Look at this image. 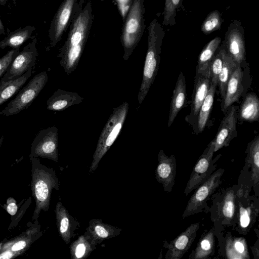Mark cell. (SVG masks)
<instances>
[{"label": "cell", "instance_id": "cell-11", "mask_svg": "<svg viewBox=\"0 0 259 259\" xmlns=\"http://www.w3.org/2000/svg\"><path fill=\"white\" fill-rule=\"evenodd\" d=\"M239 65L232 74L227 85L225 98L221 104V109L225 112L227 109L245 95L250 84L251 78L249 68L243 69Z\"/></svg>", "mask_w": 259, "mask_h": 259}, {"label": "cell", "instance_id": "cell-3", "mask_svg": "<svg viewBox=\"0 0 259 259\" xmlns=\"http://www.w3.org/2000/svg\"><path fill=\"white\" fill-rule=\"evenodd\" d=\"M144 0H132V4L123 21L120 42L123 49V59L127 61L143 35L145 24Z\"/></svg>", "mask_w": 259, "mask_h": 259}, {"label": "cell", "instance_id": "cell-10", "mask_svg": "<svg viewBox=\"0 0 259 259\" xmlns=\"http://www.w3.org/2000/svg\"><path fill=\"white\" fill-rule=\"evenodd\" d=\"M36 42L37 38L35 35L32 41L16 55L1 80L7 81L17 79L33 68L38 56Z\"/></svg>", "mask_w": 259, "mask_h": 259}, {"label": "cell", "instance_id": "cell-6", "mask_svg": "<svg viewBox=\"0 0 259 259\" xmlns=\"http://www.w3.org/2000/svg\"><path fill=\"white\" fill-rule=\"evenodd\" d=\"M258 212V197L244 193L238 185L235 219L237 232L241 234H246L255 224Z\"/></svg>", "mask_w": 259, "mask_h": 259}, {"label": "cell", "instance_id": "cell-16", "mask_svg": "<svg viewBox=\"0 0 259 259\" xmlns=\"http://www.w3.org/2000/svg\"><path fill=\"white\" fill-rule=\"evenodd\" d=\"M200 227V223L191 224L187 228L169 243L166 242L165 247L167 249L165 258L166 259H180L188 251L197 236Z\"/></svg>", "mask_w": 259, "mask_h": 259}, {"label": "cell", "instance_id": "cell-28", "mask_svg": "<svg viewBox=\"0 0 259 259\" xmlns=\"http://www.w3.org/2000/svg\"><path fill=\"white\" fill-rule=\"evenodd\" d=\"M238 117L243 121L249 122L257 121L259 118V99L254 93L244 96Z\"/></svg>", "mask_w": 259, "mask_h": 259}, {"label": "cell", "instance_id": "cell-40", "mask_svg": "<svg viewBox=\"0 0 259 259\" xmlns=\"http://www.w3.org/2000/svg\"><path fill=\"white\" fill-rule=\"evenodd\" d=\"M7 210L11 215H14L17 212V206L15 202H11L8 205Z\"/></svg>", "mask_w": 259, "mask_h": 259}, {"label": "cell", "instance_id": "cell-34", "mask_svg": "<svg viewBox=\"0 0 259 259\" xmlns=\"http://www.w3.org/2000/svg\"><path fill=\"white\" fill-rule=\"evenodd\" d=\"M224 49L221 45L213 59L209 68L208 77L210 83L218 87V76L223 65Z\"/></svg>", "mask_w": 259, "mask_h": 259}, {"label": "cell", "instance_id": "cell-26", "mask_svg": "<svg viewBox=\"0 0 259 259\" xmlns=\"http://www.w3.org/2000/svg\"><path fill=\"white\" fill-rule=\"evenodd\" d=\"M215 235L213 228L208 231H204L189 258L204 259L213 255L214 253Z\"/></svg>", "mask_w": 259, "mask_h": 259}, {"label": "cell", "instance_id": "cell-43", "mask_svg": "<svg viewBox=\"0 0 259 259\" xmlns=\"http://www.w3.org/2000/svg\"><path fill=\"white\" fill-rule=\"evenodd\" d=\"M5 33V27L2 21L0 16V34H3Z\"/></svg>", "mask_w": 259, "mask_h": 259}, {"label": "cell", "instance_id": "cell-42", "mask_svg": "<svg viewBox=\"0 0 259 259\" xmlns=\"http://www.w3.org/2000/svg\"><path fill=\"white\" fill-rule=\"evenodd\" d=\"M12 253L10 251L3 252L0 255V258H10L12 257Z\"/></svg>", "mask_w": 259, "mask_h": 259}, {"label": "cell", "instance_id": "cell-18", "mask_svg": "<svg viewBox=\"0 0 259 259\" xmlns=\"http://www.w3.org/2000/svg\"><path fill=\"white\" fill-rule=\"evenodd\" d=\"M56 223L59 235L66 244L71 242L79 228V223L70 214L60 201L56 204L55 210Z\"/></svg>", "mask_w": 259, "mask_h": 259}, {"label": "cell", "instance_id": "cell-14", "mask_svg": "<svg viewBox=\"0 0 259 259\" xmlns=\"http://www.w3.org/2000/svg\"><path fill=\"white\" fill-rule=\"evenodd\" d=\"M34 184V193L38 207L45 211L49 207L53 189L58 190L60 183L53 169L42 167L37 173Z\"/></svg>", "mask_w": 259, "mask_h": 259}, {"label": "cell", "instance_id": "cell-31", "mask_svg": "<svg viewBox=\"0 0 259 259\" xmlns=\"http://www.w3.org/2000/svg\"><path fill=\"white\" fill-rule=\"evenodd\" d=\"M223 49V65L218 76V86L222 98L221 104L223 103L225 98L228 82L234 71L239 66L233 58L227 53L224 48Z\"/></svg>", "mask_w": 259, "mask_h": 259}, {"label": "cell", "instance_id": "cell-22", "mask_svg": "<svg viewBox=\"0 0 259 259\" xmlns=\"http://www.w3.org/2000/svg\"><path fill=\"white\" fill-rule=\"evenodd\" d=\"M83 100L78 94L58 89L47 101V109L53 111H61L70 106L81 103Z\"/></svg>", "mask_w": 259, "mask_h": 259}, {"label": "cell", "instance_id": "cell-13", "mask_svg": "<svg viewBox=\"0 0 259 259\" xmlns=\"http://www.w3.org/2000/svg\"><path fill=\"white\" fill-rule=\"evenodd\" d=\"M58 130L55 126L39 131L31 144V155L56 162L58 159Z\"/></svg>", "mask_w": 259, "mask_h": 259}, {"label": "cell", "instance_id": "cell-37", "mask_svg": "<svg viewBox=\"0 0 259 259\" xmlns=\"http://www.w3.org/2000/svg\"><path fill=\"white\" fill-rule=\"evenodd\" d=\"M19 49H12L2 58H0V78L6 72L9 65L16 55L19 53Z\"/></svg>", "mask_w": 259, "mask_h": 259}, {"label": "cell", "instance_id": "cell-12", "mask_svg": "<svg viewBox=\"0 0 259 259\" xmlns=\"http://www.w3.org/2000/svg\"><path fill=\"white\" fill-rule=\"evenodd\" d=\"M244 29L241 23L234 20L229 25L221 45L238 65L243 67L245 62Z\"/></svg>", "mask_w": 259, "mask_h": 259}, {"label": "cell", "instance_id": "cell-20", "mask_svg": "<svg viewBox=\"0 0 259 259\" xmlns=\"http://www.w3.org/2000/svg\"><path fill=\"white\" fill-rule=\"evenodd\" d=\"M210 84L209 78L196 72L191 103L189 120L197 123L198 115Z\"/></svg>", "mask_w": 259, "mask_h": 259}, {"label": "cell", "instance_id": "cell-29", "mask_svg": "<svg viewBox=\"0 0 259 259\" xmlns=\"http://www.w3.org/2000/svg\"><path fill=\"white\" fill-rule=\"evenodd\" d=\"M35 29L33 26L27 25L23 28H19L10 32L4 39L0 41V48L4 49L10 47L13 49L20 48L26 41L32 38V33Z\"/></svg>", "mask_w": 259, "mask_h": 259}, {"label": "cell", "instance_id": "cell-27", "mask_svg": "<svg viewBox=\"0 0 259 259\" xmlns=\"http://www.w3.org/2000/svg\"><path fill=\"white\" fill-rule=\"evenodd\" d=\"M221 42V38L217 36L205 45L198 56L196 72L208 77L210 65L220 46Z\"/></svg>", "mask_w": 259, "mask_h": 259}, {"label": "cell", "instance_id": "cell-38", "mask_svg": "<svg viewBox=\"0 0 259 259\" xmlns=\"http://www.w3.org/2000/svg\"><path fill=\"white\" fill-rule=\"evenodd\" d=\"M116 1L123 22L131 5L132 0H116Z\"/></svg>", "mask_w": 259, "mask_h": 259}, {"label": "cell", "instance_id": "cell-35", "mask_svg": "<svg viewBox=\"0 0 259 259\" xmlns=\"http://www.w3.org/2000/svg\"><path fill=\"white\" fill-rule=\"evenodd\" d=\"M223 21L220 12L217 10L213 11L202 24L201 30L205 34H209L220 29Z\"/></svg>", "mask_w": 259, "mask_h": 259}, {"label": "cell", "instance_id": "cell-33", "mask_svg": "<svg viewBox=\"0 0 259 259\" xmlns=\"http://www.w3.org/2000/svg\"><path fill=\"white\" fill-rule=\"evenodd\" d=\"M69 248L72 259H84L96 248V245L82 235L70 245Z\"/></svg>", "mask_w": 259, "mask_h": 259}, {"label": "cell", "instance_id": "cell-9", "mask_svg": "<svg viewBox=\"0 0 259 259\" xmlns=\"http://www.w3.org/2000/svg\"><path fill=\"white\" fill-rule=\"evenodd\" d=\"M78 6L77 0H63L62 2L50 24L49 48L55 47L60 41Z\"/></svg>", "mask_w": 259, "mask_h": 259}, {"label": "cell", "instance_id": "cell-41", "mask_svg": "<svg viewBox=\"0 0 259 259\" xmlns=\"http://www.w3.org/2000/svg\"><path fill=\"white\" fill-rule=\"evenodd\" d=\"M256 247H255V245L254 244V246L251 247V249H252V253L253 254V256H254V258H255V255L256 256V259H258V251H259V249H258V240H257V243H256Z\"/></svg>", "mask_w": 259, "mask_h": 259}, {"label": "cell", "instance_id": "cell-17", "mask_svg": "<svg viewBox=\"0 0 259 259\" xmlns=\"http://www.w3.org/2000/svg\"><path fill=\"white\" fill-rule=\"evenodd\" d=\"M176 166V158L174 155L169 157L163 150L159 151L155 177L157 181L162 185L165 192H170L175 185Z\"/></svg>", "mask_w": 259, "mask_h": 259}, {"label": "cell", "instance_id": "cell-7", "mask_svg": "<svg viewBox=\"0 0 259 259\" xmlns=\"http://www.w3.org/2000/svg\"><path fill=\"white\" fill-rule=\"evenodd\" d=\"M224 172V169L221 168L214 170L205 181L194 190L182 214L183 219L203 211L208 199L222 183L221 177Z\"/></svg>", "mask_w": 259, "mask_h": 259}, {"label": "cell", "instance_id": "cell-30", "mask_svg": "<svg viewBox=\"0 0 259 259\" xmlns=\"http://www.w3.org/2000/svg\"><path fill=\"white\" fill-rule=\"evenodd\" d=\"M33 69H29L19 78L7 81L0 80V105L17 93L31 76Z\"/></svg>", "mask_w": 259, "mask_h": 259}, {"label": "cell", "instance_id": "cell-32", "mask_svg": "<svg viewBox=\"0 0 259 259\" xmlns=\"http://www.w3.org/2000/svg\"><path fill=\"white\" fill-rule=\"evenodd\" d=\"M217 87L210 83L207 95L201 106L196 123L199 133L202 132L205 127L213 105Z\"/></svg>", "mask_w": 259, "mask_h": 259}, {"label": "cell", "instance_id": "cell-25", "mask_svg": "<svg viewBox=\"0 0 259 259\" xmlns=\"http://www.w3.org/2000/svg\"><path fill=\"white\" fill-rule=\"evenodd\" d=\"M237 187L234 185L226 190L220 203V217L223 220L222 223L227 225L235 226Z\"/></svg>", "mask_w": 259, "mask_h": 259}, {"label": "cell", "instance_id": "cell-36", "mask_svg": "<svg viewBox=\"0 0 259 259\" xmlns=\"http://www.w3.org/2000/svg\"><path fill=\"white\" fill-rule=\"evenodd\" d=\"M181 0H165L163 25L167 26L174 25L176 23L175 17L176 9Z\"/></svg>", "mask_w": 259, "mask_h": 259}, {"label": "cell", "instance_id": "cell-24", "mask_svg": "<svg viewBox=\"0 0 259 259\" xmlns=\"http://www.w3.org/2000/svg\"><path fill=\"white\" fill-rule=\"evenodd\" d=\"M187 98L186 79L181 71L173 91L170 104L168 127L173 123L180 110L185 104Z\"/></svg>", "mask_w": 259, "mask_h": 259}, {"label": "cell", "instance_id": "cell-4", "mask_svg": "<svg viewBox=\"0 0 259 259\" xmlns=\"http://www.w3.org/2000/svg\"><path fill=\"white\" fill-rule=\"evenodd\" d=\"M128 109V103L126 101L113 109L99 138L90 167V173L96 170L101 159L119 135L127 115Z\"/></svg>", "mask_w": 259, "mask_h": 259}, {"label": "cell", "instance_id": "cell-2", "mask_svg": "<svg viewBox=\"0 0 259 259\" xmlns=\"http://www.w3.org/2000/svg\"><path fill=\"white\" fill-rule=\"evenodd\" d=\"M148 31L147 51L142 81L138 94V100L140 104L145 99L157 74L162 39L165 34L163 28L156 18L151 21Z\"/></svg>", "mask_w": 259, "mask_h": 259}, {"label": "cell", "instance_id": "cell-19", "mask_svg": "<svg viewBox=\"0 0 259 259\" xmlns=\"http://www.w3.org/2000/svg\"><path fill=\"white\" fill-rule=\"evenodd\" d=\"M122 229L103 223L102 220L93 219L89 223L84 235L95 245L100 244L106 239L119 235Z\"/></svg>", "mask_w": 259, "mask_h": 259}, {"label": "cell", "instance_id": "cell-23", "mask_svg": "<svg viewBox=\"0 0 259 259\" xmlns=\"http://www.w3.org/2000/svg\"><path fill=\"white\" fill-rule=\"evenodd\" d=\"M223 254L229 259H249L250 258L247 242L242 237L227 235L222 242Z\"/></svg>", "mask_w": 259, "mask_h": 259}, {"label": "cell", "instance_id": "cell-21", "mask_svg": "<svg viewBox=\"0 0 259 259\" xmlns=\"http://www.w3.org/2000/svg\"><path fill=\"white\" fill-rule=\"evenodd\" d=\"M245 166L250 168L249 176L252 187L255 192V196H258L259 184V136H256L248 143Z\"/></svg>", "mask_w": 259, "mask_h": 259}, {"label": "cell", "instance_id": "cell-8", "mask_svg": "<svg viewBox=\"0 0 259 259\" xmlns=\"http://www.w3.org/2000/svg\"><path fill=\"white\" fill-rule=\"evenodd\" d=\"M214 146L211 141L198 158L195 164L189 179L186 184L184 194L188 196L190 192L196 189L215 170V162L219 158L218 155L213 159Z\"/></svg>", "mask_w": 259, "mask_h": 259}, {"label": "cell", "instance_id": "cell-5", "mask_svg": "<svg viewBox=\"0 0 259 259\" xmlns=\"http://www.w3.org/2000/svg\"><path fill=\"white\" fill-rule=\"evenodd\" d=\"M48 80V74L46 71L35 75L19 90L16 97L0 111V115H14L28 108L44 89Z\"/></svg>", "mask_w": 259, "mask_h": 259}, {"label": "cell", "instance_id": "cell-39", "mask_svg": "<svg viewBox=\"0 0 259 259\" xmlns=\"http://www.w3.org/2000/svg\"><path fill=\"white\" fill-rule=\"evenodd\" d=\"M26 242L23 240L19 241L15 243L12 247V250L13 251H18L24 248L26 246Z\"/></svg>", "mask_w": 259, "mask_h": 259}, {"label": "cell", "instance_id": "cell-15", "mask_svg": "<svg viewBox=\"0 0 259 259\" xmlns=\"http://www.w3.org/2000/svg\"><path fill=\"white\" fill-rule=\"evenodd\" d=\"M238 107L232 105L221 121L218 133L212 140L214 146V152L224 147L229 145L230 142L237 136L236 123L238 119Z\"/></svg>", "mask_w": 259, "mask_h": 259}, {"label": "cell", "instance_id": "cell-1", "mask_svg": "<svg viewBox=\"0 0 259 259\" xmlns=\"http://www.w3.org/2000/svg\"><path fill=\"white\" fill-rule=\"evenodd\" d=\"M80 0L78 8L70 24L67 38L57 57L67 75L76 69L87 42L94 20L92 2Z\"/></svg>", "mask_w": 259, "mask_h": 259}, {"label": "cell", "instance_id": "cell-44", "mask_svg": "<svg viewBox=\"0 0 259 259\" xmlns=\"http://www.w3.org/2000/svg\"><path fill=\"white\" fill-rule=\"evenodd\" d=\"M8 0H0V5L4 6L6 4Z\"/></svg>", "mask_w": 259, "mask_h": 259}]
</instances>
